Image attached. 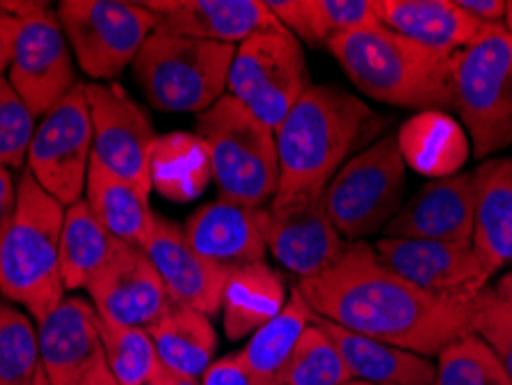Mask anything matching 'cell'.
Masks as SVG:
<instances>
[{
	"instance_id": "obj_1",
	"label": "cell",
	"mask_w": 512,
	"mask_h": 385,
	"mask_svg": "<svg viewBox=\"0 0 512 385\" xmlns=\"http://www.w3.org/2000/svg\"><path fill=\"white\" fill-rule=\"evenodd\" d=\"M296 289L319 319L425 358L471 335L473 296L448 298L420 289L360 240L323 273L300 279Z\"/></svg>"
},
{
	"instance_id": "obj_2",
	"label": "cell",
	"mask_w": 512,
	"mask_h": 385,
	"mask_svg": "<svg viewBox=\"0 0 512 385\" xmlns=\"http://www.w3.org/2000/svg\"><path fill=\"white\" fill-rule=\"evenodd\" d=\"M376 123V113L337 86L312 83L275 130L280 183L270 208L319 199Z\"/></svg>"
},
{
	"instance_id": "obj_3",
	"label": "cell",
	"mask_w": 512,
	"mask_h": 385,
	"mask_svg": "<svg viewBox=\"0 0 512 385\" xmlns=\"http://www.w3.org/2000/svg\"><path fill=\"white\" fill-rule=\"evenodd\" d=\"M326 47L353 86L376 102L416 111L455 109V58L381 24L337 35Z\"/></svg>"
},
{
	"instance_id": "obj_4",
	"label": "cell",
	"mask_w": 512,
	"mask_h": 385,
	"mask_svg": "<svg viewBox=\"0 0 512 385\" xmlns=\"http://www.w3.org/2000/svg\"><path fill=\"white\" fill-rule=\"evenodd\" d=\"M17 213L0 240V293L42 323L65 300L60 277V229L65 206L28 169L17 185Z\"/></svg>"
},
{
	"instance_id": "obj_5",
	"label": "cell",
	"mask_w": 512,
	"mask_h": 385,
	"mask_svg": "<svg viewBox=\"0 0 512 385\" xmlns=\"http://www.w3.org/2000/svg\"><path fill=\"white\" fill-rule=\"evenodd\" d=\"M197 137L208 148L210 176L220 199L250 208L270 206L280 183V160L275 132L268 125L231 95H224L199 113Z\"/></svg>"
},
{
	"instance_id": "obj_6",
	"label": "cell",
	"mask_w": 512,
	"mask_h": 385,
	"mask_svg": "<svg viewBox=\"0 0 512 385\" xmlns=\"http://www.w3.org/2000/svg\"><path fill=\"white\" fill-rule=\"evenodd\" d=\"M236 44L192 40L155 30L132 63V77L150 107L203 113L227 90Z\"/></svg>"
},
{
	"instance_id": "obj_7",
	"label": "cell",
	"mask_w": 512,
	"mask_h": 385,
	"mask_svg": "<svg viewBox=\"0 0 512 385\" xmlns=\"http://www.w3.org/2000/svg\"><path fill=\"white\" fill-rule=\"evenodd\" d=\"M455 109L476 160L512 146V35L503 24L485 26L455 56Z\"/></svg>"
},
{
	"instance_id": "obj_8",
	"label": "cell",
	"mask_w": 512,
	"mask_h": 385,
	"mask_svg": "<svg viewBox=\"0 0 512 385\" xmlns=\"http://www.w3.org/2000/svg\"><path fill=\"white\" fill-rule=\"evenodd\" d=\"M406 162L397 134L353 155L323 194L326 213L346 243L386 229L404 206Z\"/></svg>"
},
{
	"instance_id": "obj_9",
	"label": "cell",
	"mask_w": 512,
	"mask_h": 385,
	"mask_svg": "<svg viewBox=\"0 0 512 385\" xmlns=\"http://www.w3.org/2000/svg\"><path fill=\"white\" fill-rule=\"evenodd\" d=\"M310 86L303 44L282 24L259 30L236 47L229 95L273 132Z\"/></svg>"
},
{
	"instance_id": "obj_10",
	"label": "cell",
	"mask_w": 512,
	"mask_h": 385,
	"mask_svg": "<svg viewBox=\"0 0 512 385\" xmlns=\"http://www.w3.org/2000/svg\"><path fill=\"white\" fill-rule=\"evenodd\" d=\"M56 14L74 60L95 83H114L157 28L146 3L63 0Z\"/></svg>"
},
{
	"instance_id": "obj_11",
	"label": "cell",
	"mask_w": 512,
	"mask_h": 385,
	"mask_svg": "<svg viewBox=\"0 0 512 385\" xmlns=\"http://www.w3.org/2000/svg\"><path fill=\"white\" fill-rule=\"evenodd\" d=\"M93 155V123L84 83L56 104L35 125L28 146V171L60 206H72L86 192V176Z\"/></svg>"
},
{
	"instance_id": "obj_12",
	"label": "cell",
	"mask_w": 512,
	"mask_h": 385,
	"mask_svg": "<svg viewBox=\"0 0 512 385\" xmlns=\"http://www.w3.org/2000/svg\"><path fill=\"white\" fill-rule=\"evenodd\" d=\"M84 90L93 123V157L118 178L150 194V162L160 137L148 113L118 83L90 81Z\"/></svg>"
},
{
	"instance_id": "obj_13",
	"label": "cell",
	"mask_w": 512,
	"mask_h": 385,
	"mask_svg": "<svg viewBox=\"0 0 512 385\" xmlns=\"http://www.w3.org/2000/svg\"><path fill=\"white\" fill-rule=\"evenodd\" d=\"M7 81L35 120L47 116L79 86L70 44L65 40L56 10L44 7L21 19Z\"/></svg>"
},
{
	"instance_id": "obj_14",
	"label": "cell",
	"mask_w": 512,
	"mask_h": 385,
	"mask_svg": "<svg viewBox=\"0 0 512 385\" xmlns=\"http://www.w3.org/2000/svg\"><path fill=\"white\" fill-rule=\"evenodd\" d=\"M40 365L49 385H118L97 328V314L84 298H65L37 323Z\"/></svg>"
},
{
	"instance_id": "obj_15",
	"label": "cell",
	"mask_w": 512,
	"mask_h": 385,
	"mask_svg": "<svg viewBox=\"0 0 512 385\" xmlns=\"http://www.w3.org/2000/svg\"><path fill=\"white\" fill-rule=\"evenodd\" d=\"M374 249L393 273L436 296L471 298L483 291L492 279L473 249V243L381 238Z\"/></svg>"
},
{
	"instance_id": "obj_16",
	"label": "cell",
	"mask_w": 512,
	"mask_h": 385,
	"mask_svg": "<svg viewBox=\"0 0 512 385\" xmlns=\"http://www.w3.org/2000/svg\"><path fill=\"white\" fill-rule=\"evenodd\" d=\"M86 291L102 321L127 328L150 330L173 305L146 252L125 243L118 245Z\"/></svg>"
},
{
	"instance_id": "obj_17",
	"label": "cell",
	"mask_w": 512,
	"mask_h": 385,
	"mask_svg": "<svg viewBox=\"0 0 512 385\" xmlns=\"http://www.w3.org/2000/svg\"><path fill=\"white\" fill-rule=\"evenodd\" d=\"M261 229L275 261L300 279L323 273L349 247L330 222L323 196L282 208H261Z\"/></svg>"
},
{
	"instance_id": "obj_18",
	"label": "cell",
	"mask_w": 512,
	"mask_h": 385,
	"mask_svg": "<svg viewBox=\"0 0 512 385\" xmlns=\"http://www.w3.org/2000/svg\"><path fill=\"white\" fill-rule=\"evenodd\" d=\"M476 171L429 180L404 203L386 229V238L459 240L471 243L476 226Z\"/></svg>"
},
{
	"instance_id": "obj_19",
	"label": "cell",
	"mask_w": 512,
	"mask_h": 385,
	"mask_svg": "<svg viewBox=\"0 0 512 385\" xmlns=\"http://www.w3.org/2000/svg\"><path fill=\"white\" fill-rule=\"evenodd\" d=\"M183 233L194 252L222 273L266 263L261 208L217 199L187 217Z\"/></svg>"
},
{
	"instance_id": "obj_20",
	"label": "cell",
	"mask_w": 512,
	"mask_h": 385,
	"mask_svg": "<svg viewBox=\"0 0 512 385\" xmlns=\"http://www.w3.org/2000/svg\"><path fill=\"white\" fill-rule=\"evenodd\" d=\"M143 252L160 275L173 303L213 316L222 307V289L227 273L210 266L185 240L183 226L169 217L155 215L153 236Z\"/></svg>"
},
{
	"instance_id": "obj_21",
	"label": "cell",
	"mask_w": 512,
	"mask_h": 385,
	"mask_svg": "<svg viewBox=\"0 0 512 385\" xmlns=\"http://www.w3.org/2000/svg\"><path fill=\"white\" fill-rule=\"evenodd\" d=\"M160 33L240 44L259 30L280 26L261 0H148Z\"/></svg>"
},
{
	"instance_id": "obj_22",
	"label": "cell",
	"mask_w": 512,
	"mask_h": 385,
	"mask_svg": "<svg viewBox=\"0 0 512 385\" xmlns=\"http://www.w3.org/2000/svg\"><path fill=\"white\" fill-rule=\"evenodd\" d=\"M376 19L393 33L446 58H455L485 30L455 0H376Z\"/></svg>"
},
{
	"instance_id": "obj_23",
	"label": "cell",
	"mask_w": 512,
	"mask_h": 385,
	"mask_svg": "<svg viewBox=\"0 0 512 385\" xmlns=\"http://www.w3.org/2000/svg\"><path fill=\"white\" fill-rule=\"evenodd\" d=\"M314 321L333 339L351 381L372 385H434L436 365L429 358L344 330L316 314Z\"/></svg>"
},
{
	"instance_id": "obj_24",
	"label": "cell",
	"mask_w": 512,
	"mask_h": 385,
	"mask_svg": "<svg viewBox=\"0 0 512 385\" xmlns=\"http://www.w3.org/2000/svg\"><path fill=\"white\" fill-rule=\"evenodd\" d=\"M473 249L489 277L512 266V157H489L476 169Z\"/></svg>"
},
{
	"instance_id": "obj_25",
	"label": "cell",
	"mask_w": 512,
	"mask_h": 385,
	"mask_svg": "<svg viewBox=\"0 0 512 385\" xmlns=\"http://www.w3.org/2000/svg\"><path fill=\"white\" fill-rule=\"evenodd\" d=\"M289 293L284 277L268 263H252L227 273L222 289V328L231 342L252 337L282 312Z\"/></svg>"
},
{
	"instance_id": "obj_26",
	"label": "cell",
	"mask_w": 512,
	"mask_h": 385,
	"mask_svg": "<svg viewBox=\"0 0 512 385\" xmlns=\"http://www.w3.org/2000/svg\"><path fill=\"white\" fill-rule=\"evenodd\" d=\"M84 194L93 215L111 236L125 245L146 247L155 229V213L150 210L148 194L118 178L93 155H90Z\"/></svg>"
},
{
	"instance_id": "obj_27",
	"label": "cell",
	"mask_w": 512,
	"mask_h": 385,
	"mask_svg": "<svg viewBox=\"0 0 512 385\" xmlns=\"http://www.w3.org/2000/svg\"><path fill=\"white\" fill-rule=\"evenodd\" d=\"M404 162L432 180L455 176L471 153L466 132L446 111H420L399 127Z\"/></svg>"
},
{
	"instance_id": "obj_28",
	"label": "cell",
	"mask_w": 512,
	"mask_h": 385,
	"mask_svg": "<svg viewBox=\"0 0 512 385\" xmlns=\"http://www.w3.org/2000/svg\"><path fill=\"white\" fill-rule=\"evenodd\" d=\"M162 369L185 379H203L213 367L217 332L206 314L173 303L167 314L148 330Z\"/></svg>"
},
{
	"instance_id": "obj_29",
	"label": "cell",
	"mask_w": 512,
	"mask_h": 385,
	"mask_svg": "<svg viewBox=\"0 0 512 385\" xmlns=\"http://www.w3.org/2000/svg\"><path fill=\"white\" fill-rule=\"evenodd\" d=\"M314 312L300 291L293 286L289 300L280 314L247 339L236 353L240 367L245 369L254 385H282V374L298 339L307 326H312Z\"/></svg>"
},
{
	"instance_id": "obj_30",
	"label": "cell",
	"mask_w": 512,
	"mask_h": 385,
	"mask_svg": "<svg viewBox=\"0 0 512 385\" xmlns=\"http://www.w3.org/2000/svg\"><path fill=\"white\" fill-rule=\"evenodd\" d=\"M266 7L298 42L312 47L349 30L379 24L376 0H268Z\"/></svg>"
},
{
	"instance_id": "obj_31",
	"label": "cell",
	"mask_w": 512,
	"mask_h": 385,
	"mask_svg": "<svg viewBox=\"0 0 512 385\" xmlns=\"http://www.w3.org/2000/svg\"><path fill=\"white\" fill-rule=\"evenodd\" d=\"M120 240L104 229L81 199L65 208L60 229V277L65 291L86 289L116 254Z\"/></svg>"
},
{
	"instance_id": "obj_32",
	"label": "cell",
	"mask_w": 512,
	"mask_h": 385,
	"mask_svg": "<svg viewBox=\"0 0 512 385\" xmlns=\"http://www.w3.org/2000/svg\"><path fill=\"white\" fill-rule=\"evenodd\" d=\"M210 176L208 148L197 134H169L157 139L150 180L173 201H190L206 190Z\"/></svg>"
},
{
	"instance_id": "obj_33",
	"label": "cell",
	"mask_w": 512,
	"mask_h": 385,
	"mask_svg": "<svg viewBox=\"0 0 512 385\" xmlns=\"http://www.w3.org/2000/svg\"><path fill=\"white\" fill-rule=\"evenodd\" d=\"M104 356L118 385H141L155 381L162 372L153 337L143 328L116 326L97 316Z\"/></svg>"
},
{
	"instance_id": "obj_34",
	"label": "cell",
	"mask_w": 512,
	"mask_h": 385,
	"mask_svg": "<svg viewBox=\"0 0 512 385\" xmlns=\"http://www.w3.org/2000/svg\"><path fill=\"white\" fill-rule=\"evenodd\" d=\"M349 381L351 376L333 339L312 321L286 362L282 385H344Z\"/></svg>"
},
{
	"instance_id": "obj_35",
	"label": "cell",
	"mask_w": 512,
	"mask_h": 385,
	"mask_svg": "<svg viewBox=\"0 0 512 385\" xmlns=\"http://www.w3.org/2000/svg\"><path fill=\"white\" fill-rule=\"evenodd\" d=\"M37 372V326L28 314L0 303V385H35Z\"/></svg>"
},
{
	"instance_id": "obj_36",
	"label": "cell",
	"mask_w": 512,
	"mask_h": 385,
	"mask_svg": "<svg viewBox=\"0 0 512 385\" xmlns=\"http://www.w3.org/2000/svg\"><path fill=\"white\" fill-rule=\"evenodd\" d=\"M434 385H512V379L489 346L469 335L436 356Z\"/></svg>"
},
{
	"instance_id": "obj_37",
	"label": "cell",
	"mask_w": 512,
	"mask_h": 385,
	"mask_svg": "<svg viewBox=\"0 0 512 385\" xmlns=\"http://www.w3.org/2000/svg\"><path fill=\"white\" fill-rule=\"evenodd\" d=\"M471 335L483 339L512 379V305L492 286L471 298Z\"/></svg>"
},
{
	"instance_id": "obj_38",
	"label": "cell",
	"mask_w": 512,
	"mask_h": 385,
	"mask_svg": "<svg viewBox=\"0 0 512 385\" xmlns=\"http://www.w3.org/2000/svg\"><path fill=\"white\" fill-rule=\"evenodd\" d=\"M37 120L12 83L0 77V166L24 169Z\"/></svg>"
},
{
	"instance_id": "obj_39",
	"label": "cell",
	"mask_w": 512,
	"mask_h": 385,
	"mask_svg": "<svg viewBox=\"0 0 512 385\" xmlns=\"http://www.w3.org/2000/svg\"><path fill=\"white\" fill-rule=\"evenodd\" d=\"M201 385H254L250 376L236 358V353L213 362V367L203 374Z\"/></svg>"
},
{
	"instance_id": "obj_40",
	"label": "cell",
	"mask_w": 512,
	"mask_h": 385,
	"mask_svg": "<svg viewBox=\"0 0 512 385\" xmlns=\"http://www.w3.org/2000/svg\"><path fill=\"white\" fill-rule=\"evenodd\" d=\"M19 26L21 21L0 7V77H3L5 72H10L14 49H17Z\"/></svg>"
},
{
	"instance_id": "obj_41",
	"label": "cell",
	"mask_w": 512,
	"mask_h": 385,
	"mask_svg": "<svg viewBox=\"0 0 512 385\" xmlns=\"http://www.w3.org/2000/svg\"><path fill=\"white\" fill-rule=\"evenodd\" d=\"M455 3L483 26L503 24L506 17V0H455Z\"/></svg>"
},
{
	"instance_id": "obj_42",
	"label": "cell",
	"mask_w": 512,
	"mask_h": 385,
	"mask_svg": "<svg viewBox=\"0 0 512 385\" xmlns=\"http://www.w3.org/2000/svg\"><path fill=\"white\" fill-rule=\"evenodd\" d=\"M17 199L19 194L10 171L0 166V240H3L7 226H10L14 213H17Z\"/></svg>"
},
{
	"instance_id": "obj_43",
	"label": "cell",
	"mask_w": 512,
	"mask_h": 385,
	"mask_svg": "<svg viewBox=\"0 0 512 385\" xmlns=\"http://www.w3.org/2000/svg\"><path fill=\"white\" fill-rule=\"evenodd\" d=\"M494 291H496V296L503 298V300H506V303L512 305V268L499 279V282H496Z\"/></svg>"
},
{
	"instance_id": "obj_44",
	"label": "cell",
	"mask_w": 512,
	"mask_h": 385,
	"mask_svg": "<svg viewBox=\"0 0 512 385\" xmlns=\"http://www.w3.org/2000/svg\"><path fill=\"white\" fill-rule=\"evenodd\" d=\"M160 379H162V383H164V385H201V381H199V379H185V376L169 374V372H164V369H162Z\"/></svg>"
},
{
	"instance_id": "obj_45",
	"label": "cell",
	"mask_w": 512,
	"mask_h": 385,
	"mask_svg": "<svg viewBox=\"0 0 512 385\" xmlns=\"http://www.w3.org/2000/svg\"><path fill=\"white\" fill-rule=\"evenodd\" d=\"M503 28L512 35V0H506V17H503Z\"/></svg>"
},
{
	"instance_id": "obj_46",
	"label": "cell",
	"mask_w": 512,
	"mask_h": 385,
	"mask_svg": "<svg viewBox=\"0 0 512 385\" xmlns=\"http://www.w3.org/2000/svg\"><path fill=\"white\" fill-rule=\"evenodd\" d=\"M35 385H49V381H47V376H44V372H42V365H40V372H37V379H35Z\"/></svg>"
},
{
	"instance_id": "obj_47",
	"label": "cell",
	"mask_w": 512,
	"mask_h": 385,
	"mask_svg": "<svg viewBox=\"0 0 512 385\" xmlns=\"http://www.w3.org/2000/svg\"><path fill=\"white\" fill-rule=\"evenodd\" d=\"M162 374V372H160ZM141 385H164L162 383V379H160V376H157V379L155 381H148V383H141Z\"/></svg>"
},
{
	"instance_id": "obj_48",
	"label": "cell",
	"mask_w": 512,
	"mask_h": 385,
	"mask_svg": "<svg viewBox=\"0 0 512 385\" xmlns=\"http://www.w3.org/2000/svg\"><path fill=\"white\" fill-rule=\"evenodd\" d=\"M344 385H372V383H360V381H349V383H344Z\"/></svg>"
}]
</instances>
